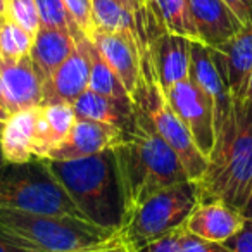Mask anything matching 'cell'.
<instances>
[{
    "label": "cell",
    "instance_id": "1",
    "mask_svg": "<svg viewBox=\"0 0 252 252\" xmlns=\"http://www.w3.org/2000/svg\"><path fill=\"white\" fill-rule=\"evenodd\" d=\"M112 152L125 204L123 226L152 195L190 180L178 156L159 137L151 119L135 102L130 121Z\"/></svg>",
    "mask_w": 252,
    "mask_h": 252
},
{
    "label": "cell",
    "instance_id": "2",
    "mask_svg": "<svg viewBox=\"0 0 252 252\" xmlns=\"http://www.w3.org/2000/svg\"><path fill=\"white\" fill-rule=\"evenodd\" d=\"M47 162L88 221L121 231L125 204L112 149L92 158Z\"/></svg>",
    "mask_w": 252,
    "mask_h": 252
},
{
    "label": "cell",
    "instance_id": "3",
    "mask_svg": "<svg viewBox=\"0 0 252 252\" xmlns=\"http://www.w3.org/2000/svg\"><path fill=\"white\" fill-rule=\"evenodd\" d=\"M197 187L200 202L223 200L240 209L252 190V114L235 105V121L216 138Z\"/></svg>",
    "mask_w": 252,
    "mask_h": 252
},
{
    "label": "cell",
    "instance_id": "4",
    "mask_svg": "<svg viewBox=\"0 0 252 252\" xmlns=\"http://www.w3.org/2000/svg\"><path fill=\"white\" fill-rule=\"evenodd\" d=\"M0 207L87 220L49 168L47 159L0 166Z\"/></svg>",
    "mask_w": 252,
    "mask_h": 252
},
{
    "label": "cell",
    "instance_id": "5",
    "mask_svg": "<svg viewBox=\"0 0 252 252\" xmlns=\"http://www.w3.org/2000/svg\"><path fill=\"white\" fill-rule=\"evenodd\" d=\"M133 102L151 119L158 135L173 149L192 182H200L209 168V159L197 149L190 131L169 105L158 78L152 50L145 45L140 52V83Z\"/></svg>",
    "mask_w": 252,
    "mask_h": 252
},
{
    "label": "cell",
    "instance_id": "6",
    "mask_svg": "<svg viewBox=\"0 0 252 252\" xmlns=\"http://www.w3.org/2000/svg\"><path fill=\"white\" fill-rule=\"evenodd\" d=\"M0 228L25 238L43 252H81L111 240L118 233L80 218L21 213L2 207Z\"/></svg>",
    "mask_w": 252,
    "mask_h": 252
},
{
    "label": "cell",
    "instance_id": "7",
    "mask_svg": "<svg viewBox=\"0 0 252 252\" xmlns=\"http://www.w3.org/2000/svg\"><path fill=\"white\" fill-rule=\"evenodd\" d=\"M199 202V187L195 182L189 180L173 185L145 200L121 231L130 244L138 249L183 226Z\"/></svg>",
    "mask_w": 252,
    "mask_h": 252
},
{
    "label": "cell",
    "instance_id": "8",
    "mask_svg": "<svg viewBox=\"0 0 252 252\" xmlns=\"http://www.w3.org/2000/svg\"><path fill=\"white\" fill-rule=\"evenodd\" d=\"M190 76L213 102L214 137L235 121V100L216 50L200 42L190 43Z\"/></svg>",
    "mask_w": 252,
    "mask_h": 252
},
{
    "label": "cell",
    "instance_id": "9",
    "mask_svg": "<svg viewBox=\"0 0 252 252\" xmlns=\"http://www.w3.org/2000/svg\"><path fill=\"white\" fill-rule=\"evenodd\" d=\"M164 94L173 111L190 131L197 149L209 159L216 144L213 102L197 87L192 76L169 87Z\"/></svg>",
    "mask_w": 252,
    "mask_h": 252
},
{
    "label": "cell",
    "instance_id": "10",
    "mask_svg": "<svg viewBox=\"0 0 252 252\" xmlns=\"http://www.w3.org/2000/svg\"><path fill=\"white\" fill-rule=\"evenodd\" d=\"M88 81H90V59H88L87 36L80 35L73 52L43 83L42 105L57 104V102L73 104L85 90H88Z\"/></svg>",
    "mask_w": 252,
    "mask_h": 252
},
{
    "label": "cell",
    "instance_id": "11",
    "mask_svg": "<svg viewBox=\"0 0 252 252\" xmlns=\"http://www.w3.org/2000/svg\"><path fill=\"white\" fill-rule=\"evenodd\" d=\"M105 63L112 67L121 83L133 98L140 83V47L138 38L128 32H100L95 30L90 40Z\"/></svg>",
    "mask_w": 252,
    "mask_h": 252
},
{
    "label": "cell",
    "instance_id": "12",
    "mask_svg": "<svg viewBox=\"0 0 252 252\" xmlns=\"http://www.w3.org/2000/svg\"><path fill=\"white\" fill-rule=\"evenodd\" d=\"M123 128L107 123L78 118L69 137L50 154L47 161H74L111 151L119 144Z\"/></svg>",
    "mask_w": 252,
    "mask_h": 252
},
{
    "label": "cell",
    "instance_id": "13",
    "mask_svg": "<svg viewBox=\"0 0 252 252\" xmlns=\"http://www.w3.org/2000/svg\"><path fill=\"white\" fill-rule=\"evenodd\" d=\"M0 78L4 85L5 104L11 114L42 105L43 83L36 73L32 56L18 61L0 57Z\"/></svg>",
    "mask_w": 252,
    "mask_h": 252
},
{
    "label": "cell",
    "instance_id": "14",
    "mask_svg": "<svg viewBox=\"0 0 252 252\" xmlns=\"http://www.w3.org/2000/svg\"><path fill=\"white\" fill-rule=\"evenodd\" d=\"M244 221L245 218L240 214V211L228 206L223 200H213L197 204V207L183 223V228L187 233L202 240L224 244L240 230Z\"/></svg>",
    "mask_w": 252,
    "mask_h": 252
},
{
    "label": "cell",
    "instance_id": "15",
    "mask_svg": "<svg viewBox=\"0 0 252 252\" xmlns=\"http://www.w3.org/2000/svg\"><path fill=\"white\" fill-rule=\"evenodd\" d=\"M200 43L220 50L242 25L223 0H187Z\"/></svg>",
    "mask_w": 252,
    "mask_h": 252
},
{
    "label": "cell",
    "instance_id": "16",
    "mask_svg": "<svg viewBox=\"0 0 252 252\" xmlns=\"http://www.w3.org/2000/svg\"><path fill=\"white\" fill-rule=\"evenodd\" d=\"M223 66L235 105L242 104L252 73V21L244 25L220 50H216Z\"/></svg>",
    "mask_w": 252,
    "mask_h": 252
},
{
    "label": "cell",
    "instance_id": "17",
    "mask_svg": "<svg viewBox=\"0 0 252 252\" xmlns=\"http://www.w3.org/2000/svg\"><path fill=\"white\" fill-rule=\"evenodd\" d=\"M78 116L73 104L57 102L43 104L36 111L35 142L33 156L35 159H49L50 154L69 137Z\"/></svg>",
    "mask_w": 252,
    "mask_h": 252
},
{
    "label": "cell",
    "instance_id": "18",
    "mask_svg": "<svg viewBox=\"0 0 252 252\" xmlns=\"http://www.w3.org/2000/svg\"><path fill=\"white\" fill-rule=\"evenodd\" d=\"M190 43L189 38L166 30L156 38L151 50L162 90L190 78Z\"/></svg>",
    "mask_w": 252,
    "mask_h": 252
},
{
    "label": "cell",
    "instance_id": "19",
    "mask_svg": "<svg viewBox=\"0 0 252 252\" xmlns=\"http://www.w3.org/2000/svg\"><path fill=\"white\" fill-rule=\"evenodd\" d=\"M81 33H71L66 30L47 28L42 26L35 35L32 49V61L42 83H45L50 74L67 59L73 49L76 47V40Z\"/></svg>",
    "mask_w": 252,
    "mask_h": 252
},
{
    "label": "cell",
    "instance_id": "20",
    "mask_svg": "<svg viewBox=\"0 0 252 252\" xmlns=\"http://www.w3.org/2000/svg\"><path fill=\"white\" fill-rule=\"evenodd\" d=\"M36 111L38 107L23 109L12 112L11 118L5 121L0 138V151L5 162H28L35 159L33 142H35Z\"/></svg>",
    "mask_w": 252,
    "mask_h": 252
},
{
    "label": "cell",
    "instance_id": "21",
    "mask_svg": "<svg viewBox=\"0 0 252 252\" xmlns=\"http://www.w3.org/2000/svg\"><path fill=\"white\" fill-rule=\"evenodd\" d=\"M73 107L78 118L107 123V125H114L119 128H125L128 125L131 112H133V105H123L105 95L90 90V88L85 90L73 102Z\"/></svg>",
    "mask_w": 252,
    "mask_h": 252
},
{
    "label": "cell",
    "instance_id": "22",
    "mask_svg": "<svg viewBox=\"0 0 252 252\" xmlns=\"http://www.w3.org/2000/svg\"><path fill=\"white\" fill-rule=\"evenodd\" d=\"M87 49H88V59H90V81L88 88L100 95L112 98L123 105H133V98L128 94L125 85L118 78V74L112 71V67L105 63V59L100 56L94 42L87 38Z\"/></svg>",
    "mask_w": 252,
    "mask_h": 252
},
{
    "label": "cell",
    "instance_id": "23",
    "mask_svg": "<svg viewBox=\"0 0 252 252\" xmlns=\"http://www.w3.org/2000/svg\"><path fill=\"white\" fill-rule=\"evenodd\" d=\"M92 18L95 30L133 33L138 38V47H140L137 14L119 4L118 0H92Z\"/></svg>",
    "mask_w": 252,
    "mask_h": 252
},
{
    "label": "cell",
    "instance_id": "24",
    "mask_svg": "<svg viewBox=\"0 0 252 252\" xmlns=\"http://www.w3.org/2000/svg\"><path fill=\"white\" fill-rule=\"evenodd\" d=\"M152 4L158 9L166 32L185 36L190 42H200L187 0H152Z\"/></svg>",
    "mask_w": 252,
    "mask_h": 252
},
{
    "label": "cell",
    "instance_id": "25",
    "mask_svg": "<svg viewBox=\"0 0 252 252\" xmlns=\"http://www.w3.org/2000/svg\"><path fill=\"white\" fill-rule=\"evenodd\" d=\"M35 36L16 25L7 16L0 18V57L18 61L30 56Z\"/></svg>",
    "mask_w": 252,
    "mask_h": 252
},
{
    "label": "cell",
    "instance_id": "26",
    "mask_svg": "<svg viewBox=\"0 0 252 252\" xmlns=\"http://www.w3.org/2000/svg\"><path fill=\"white\" fill-rule=\"evenodd\" d=\"M33 36L42 28L35 0H5V14Z\"/></svg>",
    "mask_w": 252,
    "mask_h": 252
},
{
    "label": "cell",
    "instance_id": "27",
    "mask_svg": "<svg viewBox=\"0 0 252 252\" xmlns=\"http://www.w3.org/2000/svg\"><path fill=\"white\" fill-rule=\"evenodd\" d=\"M35 4L36 9H38L42 26L66 30V32L71 33H80L76 30V26L73 25V21H71L63 0H35Z\"/></svg>",
    "mask_w": 252,
    "mask_h": 252
},
{
    "label": "cell",
    "instance_id": "28",
    "mask_svg": "<svg viewBox=\"0 0 252 252\" xmlns=\"http://www.w3.org/2000/svg\"><path fill=\"white\" fill-rule=\"evenodd\" d=\"M63 4L78 32L88 40L94 38L95 26L92 18V0H63Z\"/></svg>",
    "mask_w": 252,
    "mask_h": 252
},
{
    "label": "cell",
    "instance_id": "29",
    "mask_svg": "<svg viewBox=\"0 0 252 252\" xmlns=\"http://www.w3.org/2000/svg\"><path fill=\"white\" fill-rule=\"evenodd\" d=\"M180 252H230L223 244L216 242L202 240L199 237L187 233L185 228L182 226L180 231Z\"/></svg>",
    "mask_w": 252,
    "mask_h": 252
},
{
    "label": "cell",
    "instance_id": "30",
    "mask_svg": "<svg viewBox=\"0 0 252 252\" xmlns=\"http://www.w3.org/2000/svg\"><path fill=\"white\" fill-rule=\"evenodd\" d=\"M180 231L182 226L166 233L164 237L156 238L142 247L135 249L137 252H180Z\"/></svg>",
    "mask_w": 252,
    "mask_h": 252
},
{
    "label": "cell",
    "instance_id": "31",
    "mask_svg": "<svg viewBox=\"0 0 252 252\" xmlns=\"http://www.w3.org/2000/svg\"><path fill=\"white\" fill-rule=\"evenodd\" d=\"M223 245L230 252H252V220H245L240 230Z\"/></svg>",
    "mask_w": 252,
    "mask_h": 252
},
{
    "label": "cell",
    "instance_id": "32",
    "mask_svg": "<svg viewBox=\"0 0 252 252\" xmlns=\"http://www.w3.org/2000/svg\"><path fill=\"white\" fill-rule=\"evenodd\" d=\"M0 252H43L36 245L26 242L25 238L0 228Z\"/></svg>",
    "mask_w": 252,
    "mask_h": 252
},
{
    "label": "cell",
    "instance_id": "33",
    "mask_svg": "<svg viewBox=\"0 0 252 252\" xmlns=\"http://www.w3.org/2000/svg\"><path fill=\"white\" fill-rule=\"evenodd\" d=\"M81 252H137L135 247L130 244V240L126 238V235L123 231H118L111 240L104 242V244L97 245V247L87 249Z\"/></svg>",
    "mask_w": 252,
    "mask_h": 252
},
{
    "label": "cell",
    "instance_id": "34",
    "mask_svg": "<svg viewBox=\"0 0 252 252\" xmlns=\"http://www.w3.org/2000/svg\"><path fill=\"white\" fill-rule=\"evenodd\" d=\"M242 26L252 21V0H223Z\"/></svg>",
    "mask_w": 252,
    "mask_h": 252
},
{
    "label": "cell",
    "instance_id": "35",
    "mask_svg": "<svg viewBox=\"0 0 252 252\" xmlns=\"http://www.w3.org/2000/svg\"><path fill=\"white\" fill-rule=\"evenodd\" d=\"M237 107H240L242 111L252 114V73L249 76V83H247V92H245V97L242 100V104H238Z\"/></svg>",
    "mask_w": 252,
    "mask_h": 252
},
{
    "label": "cell",
    "instance_id": "36",
    "mask_svg": "<svg viewBox=\"0 0 252 252\" xmlns=\"http://www.w3.org/2000/svg\"><path fill=\"white\" fill-rule=\"evenodd\" d=\"M238 211H240V214L245 218V220H252V190H251L249 197L245 199V202L242 204V207Z\"/></svg>",
    "mask_w": 252,
    "mask_h": 252
},
{
    "label": "cell",
    "instance_id": "37",
    "mask_svg": "<svg viewBox=\"0 0 252 252\" xmlns=\"http://www.w3.org/2000/svg\"><path fill=\"white\" fill-rule=\"evenodd\" d=\"M119 4H123L125 7H128L130 11H133L135 14H138V12L142 11V0H118Z\"/></svg>",
    "mask_w": 252,
    "mask_h": 252
},
{
    "label": "cell",
    "instance_id": "38",
    "mask_svg": "<svg viewBox=\"0 0 252 252\" xmlns=\"http://www.w3.org/2000/svg\"><path fill=\"white\" fill-rule=\"evenodd\" d=\"M9 118H11V112H9V109H7V107H4V105L0 104V121L5 123Z\"/></svg>",
    "mask_w": 252,
    "mask_h": 252
},
{
    "label": "cell",
    "instance_id": "39",
    "mask_svg": "<svg viewBox=\"0 0 252 252\" xmlns=\"http://www.w3.org/2000/svg\"><path fill=\"white\" fill-rule=\"evenodd\" d=\"M0 104L4 105V107H7V104H5V94H4V85H2V78H0Z\"/></svg>",
    "mask_w": 252,
    "mask_h": 252
},
{
    "label": "cell",
    "instance_id": "40",
    "mask_svg": "<svg viewBox=\"0 0 252 252\" xmlns=\"http://www.w3.org/2000/svg\"><path fill=\"white\" fill-rule=\"evenodd\" d=\"M0 14H5V0H0Z\"/></svg>",
    "mask_w": 252,
    "mask_h": 252
},
{
    "label": "cell",
    "instance_id": "41",
    "mask_svg": "<svg viewBox=\"0 0 252 252\" xmlns=\"http://www.w3.org/2000/svg\"><path fill=\"white\" fill-rule=\"evenodd\" d=\"M4 125H5V123L0 121V138H2V131H4Z\"/></svg>",
    "mask_w": 252,
    "mask_h": 252
},
{
    "label": "cell",
    "instance_id": "42",
    "mask_svg": "<svg viewBox=\"0 0 252 252\" xmlns=\"http://www.w3.org/2000/svg\"><path fill=\"white\" fill-rule=\"evenodd\" d=\"M4 162H5V159H4V156H2V151H0V166L4 164Z\"/></svg>",
    "mask_w": 252,
    "mask_h": 252
},
{
    "label": "cell",
    "instance_id": "43",
    "mask_svg": "<svg viewBox=\"0 0 252 252\" xmlns=\"http://www.w3.org/2000/svg\"><path fill=\"white\" fill-rule=\"evenodd\" d=\"M0 18H2V14H0Z\"/></svg>",
    "mask_w": 252,
    "mask_h": 252
}]
</instances>
